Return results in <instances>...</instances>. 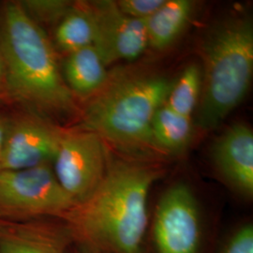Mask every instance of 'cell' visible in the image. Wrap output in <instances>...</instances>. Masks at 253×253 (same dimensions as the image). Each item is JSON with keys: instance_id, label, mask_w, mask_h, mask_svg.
Instances as JSON below:
<instances>
[{"instance_id": "12", "label": "cell", "mask_w": 253, "mask_h": 253, "mask_svg": "<svg viewBox=\"0 0 253 253\" xmlns=\"http://www.w3.org/2000/svg\"><path fill=\"white\" fill-rule=\"evenodd\" d=\"M105 67L99 52L92 45L66 54L61 73L74 98L90 99L107 81L109 73Z\"/></svg>"}, {"instance_id": "5", "label": "cell", "mask_w": 253, "mask_h": 253, "mask_svg": "<svg viewBox=\"0 0 253 253\" xmlns=\"http://www.w3.org/2000/svg\"><path fill=\"white\" fill-rule=\"evenodd\" d=\"M76 206L56 179L52 164L0 172L2 219L63 220Z\"/></svg>"}, {"instance_id": "17", "label": "cell", "mask_w": 253, "mask_h": 253, "mask_svg": "<svg viewBox=\"0 0 253 253\" xmlns=\"http://www.w3.org/2000/svg\"><path fill=\"white\" fill-rule=\"evenodd\" d=\"M27 15L42 27V24H54L63 17L73 3L65 0H24L19 1Z\"/></svg>"}, {"instance_id": "3", "label": "cell", "mask_w": 253, "mask_h": 253, "mask_svg": "<svg viewBox=\"0 0 253 253\" xmlns=\"http://www.w3.org/2000/svg\"><path fill=\"white\" fill-rule=\"evenodd\" d=\"M172 83L153 73L121 71L109 74L84 110L82 128L127 152L154 146L153 118L165 104Z\"/></svg>"}, {"instance_id": "22", "label": "cell", "mask_w": 253, "mask_h": 253, "mask_svg": "<svg viewBox=\"0 0 253 253\" xmlns=\"http://www.w3.org/2000/svg\"><path fill=\"white\" fill-rule=\"evenodd\" d=\"M3 82H4V69H3L2 57L0 54V94L3 93Z\"/></svg>"}, {"instance_id": "20", "label": "cell", "mask_w": 253, "mask_h": 253, "mask_svg": "<svg viewBox=\"0 0 253 253\" xmlns=\"http://www.w3.org/2000/svg\"><path fill=\"white\" fill-rule=\"evenodd\" d=\"M7 122H8V118L0 115V166H1V158H2V152H3Z\"/></svg>"}, {"instance_id": "1", "label": "cell", "mask_w": 253, "mask_h": 253, "mask_svg": "<svg viewBox=\"0 0 253 253\" xmlns=\"http://www.w3.org/2000/svg\"><path fill=\"white\" fill-rule=\"evenodd\" d=\"M162 172L152 164L109 161L96 190L63 219L74 242L105 253H148V196Z\"/></svg>"}, {"instance_id": "15", "label": "cell", "mask_w": 253, "mask_h": 253, "mask_svg": "<svg viewBox=\"0 0 253 253\" xmlns=\"http://www.w3.org/2000/svg\"><path fill=\"white\" fill-rule=\"evenodd\" d=\"M151 132L154 148L166 153H180L187 148L192 137L191 119L164 104L154 117Z\"/></svg>"}, {"instance_id": "6", "label": "cell", "mask_w": 253, "mask_h": 253, "mask_svg": "<svg viewBox=\"0 0 253 253\" xmlns=\"http://www.w3.org/2000/svg\"><path fill=\"white\" fill-rule=\"evenodd\" d=\"M199 202L190 186L173 183L164 190L149 222L147 252L205 253L207 231Z\"/></svg>"}, {"instance_id": "21", "label": "cell", "mask_w": 253, "mask_h": 253, "mask_svg": "<svg viewBox=\"0 0 253 253\" xmlns=\"http://www.w3.org/2000/svg\"><path fill=\"white\" fill-rule=\"evenodd\" d=\"M73 246H74V249H73V253H105L101 252L100 250H98V249L89 247L87 245L74 242Z\"/></svg>"}, {"instance_id": "11", "label": "cell", "mask_w": 253, "mask_h": 253, "mask_svg": "<svg viewBox=\"0 0 253 253\" xmlns=\"http://www.w3.org/2000/svg\"><path fill=\"white\" fill-rule=\"evenodd\" d=\"M217 174L237 195L253 196V132L242 123L230 126L217 139L212 152Z\"/></svg>"}, {"instance_id": "18", "label": "cell", "mask_w": 253, "mask_h": 253, "mask_svg": "<svg viewBox=\"0 0 253 253\" xmlns=\"http://www.w3.org/2000/svg\"><path fill=\"white\" fill-rule=\"evenodd\" d=\"M219 253H253V225L246 222L236 227L222 245Z\"/></svg>"}, {"instance_id": "16", "label": "cell", "mask_w": 253, "mask_h": 253, "mask_svg": "<svg viewBox=\"0 0 253 253\" xmlns=\"http://www.w3.org/2000/svg\"><path fill=\"white\" fill-rule=\"evenodd\" d=\"M202 73L196 65L188 66L172 83L165 105L181 116L191 118L202 93Z\"/></svg>"}, {"instance_id": "7", "label": "cell", "mask_w": 253, "mask_h": 253, "mask_svg": "<svg viewBox=\"0 0 253 253\" xmlns=\"http://www.w3.org/2000/svg\"><path fill=\"white\" fill-rule=\"evenodd\" d=\"M108 163L100 136L81 128L63 130L52 167L63 190L79 205L99 186Z\"/></svg>"}, {"instance_id": "9", "label": "cell", "mask_w": 253, "mask_h": 253, "mask_svg": "<svg viewBox=\"0 0 253 253\" xmlns=\"http://www.w3.org/2000/svg\"><path fill=\"white\" fill-rule=\"evenodd\" d=\"M94 25L93 46L105 64L134 60L147 48L145 20L128 17L116 1L85 2Z\"/></svg>"}, {"instance_id": "8", "label": "cell", "mask_w": 253, "mask_h": 253, "mask_svg": "<svg viewBox=\"0 0 253 253\" xmlns=\"http://www.w3.org/2000/svg\"><path fill=\"white\" fill-rule=\"evenodd\" d=\"M63 129L35 112L8 118L1 171H15L52 164Z\"/></svg>"}, {"instance_id": "13", "label": "cell", "mask_w": 253, "mask_h": 253, "mask_svg": "<svg viewBox=\"0 0 253 253\" xmlns=\"http://www.w3.org/2000/svg\"><path fill=\"white\" fill-rule=\"evenodd\" d=\"M193 12L189 0H165L163 6L145 19L148 46L163 51L177 40L188 26Z\"/></svg>"}, {"instance_id": "19", "label": "cell", "mask_w": 253, "mask_h": 253, "mask_svg": "<svg viewBox=\"0 0 253 253\" xmlns=\"http://www.w3.org/2000/svg\"><path fill=\"white\" fill-rule=\"evenodd\" d=\"M119 9L131 18L145 20L160 9L165 0H119Z\"/></svg>"}, {"instance_id": "4", "label": "cell", "mask_w": 253, "mask_h": 253, "mask_svg": "<svg viewBox=\"0 0 253 253\" xmlns=\"http://www.w3.org/2000/svg\"><path fill=\"white\" fill-rule=\"evenodd\" d=\"M205 66L199 125L214 128L243 100L253 73V25L251 18L224 20L202 45Z\"/></svg>"}, {"instance_id": "14", "label": "cell", "mask_w": 253, "mask_h": 253, "mask_svg": "<svg viewBox=\"0 0 253 253\" xmlns=\"http://www.w3.org/2000/svg\"><path fill=\"white\" fill-rule=\"evenodd\" d=\"M94 37V25L86 4L77 2L54 26L53 45L64 54H71L93 45Z\"/></svg>"}, {"instance_id": "2", "label": "cell", "mask_w": 253, "mask_h": 253, "mask_svg": "<svg viewBox=\"0 0 253 253\" xmlns=\"http://www.w3.org/2000/svg\"><path fill=\"white\" fill-rule=\"evenodd\" d=\"M0 54L2 94L35 113L70 115L76 111L52 41L19 1L0 7Z\"/></svg>"}, {"instance_id": "10", "label": "cell", "mask_w": 253, "mask_h": 253, "mask_svg": "<svg viewBox=\"0 0 253 253\" xmlns=\"http://www.w3.org/2000/svg\"><path fill=\"white\" fill-rule=\"evenodd\" d=\"M74 244L69 225L57 218H0V253H69Z\"/></svg>"}]
</instances>
